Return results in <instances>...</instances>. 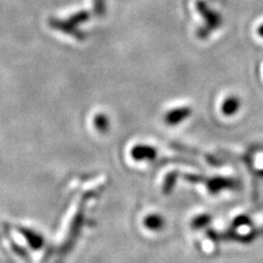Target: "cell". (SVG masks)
Returning a JSON list of instances; mask_svg holds the SVG:
<instances>
[{"label": "cell", "mask_w": 263, "mask_h": 263, "mask_svg": "<svg viewBox=\"0 0 263 263\" xmlns=\"http://www.w3.org/2000/svg\"><path fill=\"white\" fill-rule=\"evenodd\" d=\"M260 34H261V36H263V26L260 28Z\"/></svg>", "instance_id": "6da1fadb"}]
</instances>
